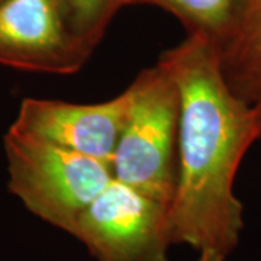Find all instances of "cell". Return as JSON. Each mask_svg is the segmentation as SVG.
<instances>
[{"label": "cell", "instance_id": "cell-1", "mask_svg": "<svg viewBox=\"0 0 261 261\" xmlns=\"http://www.w3.org/2000/svg\"><path fill=\"white\" fill-rule=\"evenodd\" d=\"M180 90L177 183L170 206L173 244L228 255L244 228L235 178L261 141V103L238 97L225 80L218 45L187 34L159 61Z\"/></svg>", "mask_w": 261, "mask_h": 261}, {"label": "cell", "instance_id": "cell-2", "mask_svg": "<svg viewBox=\"0 0 261 261\" xmlns=\"http://www.w3.org/2000/svg\"><path fill=\"white\" fill-rule=\"evenodd\" d=\"M126 90L129 112L112 157L113 178L170 207L177 183L180 90L159 63Z\"/></svg>", "mask_w": 261, "mask_h": 261}, {"label": "cell", "instance_id": "cell-4", "mask_svg": "<svg viewBox=\"0 0 261 261\" xmlns=\"http://www.w3.org/2000/svg\"><path fill=\"white\" fill-rule=\"evenodd\" d=\"M71 235L96 261H168L170 207L113 178Z\"/></svg>", "mask_w": 261, "mask_h": 261}, {"label": "cell", "instance_id": "cell-11", "mask_svg": "<svg viewBox=\"0 0 261 261\" xmlns=\"http://www.w3.org/2000/svg\"><path fill=\"white\" fill-rule=\"evenodd\" d=\"M3 2H5V0H0V5H2V3H3Z\"/></svg>", "mask_w": 261, "mask_h": 261}, {"label": "cell", "instance_id": "cell-10", "mask_svg": "<svg viewBox=\"0 0 261 261\" xmlns=\"http://www.w3.org/2000/svg\"><path fill=\"white\" fill-rule=\"evenodd\" d=\"M224 254L216 251H200L199 254V258L196 261H225Z\"/></svg>", "mask_w": 261, "mask_h": 261}, {"label": "cell", "instance_id": "cell-8", "mask_svg": "<svg viewBox=\"0 0 261 261\" xmlns=\"http://www.w3.org/2000/svg\"><path fill=\"white\" fill-rule=\"evenodd\" d=\"M126 5H151L181 22L187 34H200L222 47L243 16L247 0H126Z\"/></svg>", "mask_w": 261, "mask_h": 261}, {"label": "cell", "instance_id": "cell-3", "mask_svg": "<svg viewBox=\"0 0 261 261\" xmlns=\"http://www.w3.org/2000/svg\"><path fill=\"white\" fill-rule=\"evenodd\" d=\"M8 187L31 214L73 233L79 218L113 180L112 163L10 129L5 135Z\"/></svg>", "mask_w": 261, "mask_h": 261}, {"label": "cell", "instance_id": "cell-7", "mask_svg": "<svg viewBox=\"0 0 261 261\" xmlns=\"http://www.w3.org/2000/svg\"><path fill=\"white\" fill-rule=\"evenodd\" d=\"M219 65L233 93L248 103L261 100V0H247L240 23L222 47Z\"/></svg>", "mask_w": 261, "mask_h": 261}, {"label": "cell", "instance_id": "cell-6", "mask_svg": "<svg viewBox=\"0 0 261 261\" xmlns=\"http://www.w3.org/2000/svg\"><path fill=\"white\" fill-rule=\"evenodd\" d=\"M129 112V94L106 102L71 103L28 97L10 129L60 148L112 163Z\"/></svg>", "mask_w": 261, "mask_h": 261}, {"label": "cell", "instance_id": "cell-9", "mask_svg": "<svg viewBox=\"0 0 261 261\" xmlns=\"http://www.w3.org/2000/svg\"><path fill=\"white\" fill-rule=\"evenodd\" d=\"M80 37L96 48L115 15L126 5V0H67Z\"/></svg>", "mask_w": 261, "mask_h": 261}, {"label": "cell", "instance_id": "cell-12", "mask_svg": "<svg viewBox=\"0 0 261 261\" xmlns=\"http://www.w3.org/2000/svg\"><path fill=\"white\" fill-rule=\"evenodd\" d=\"M260 103H261V100H260Z\"/></svg>", "mask_w": 261, "mask_h": 261}, {"label": "cell", "instance_id": "cell-5", "mask_svg": "<svg viewBox=\"0 0 261 261\" xmlns=\"http://www.w3.org/2000/svg\"><path fill=\"white\" fill-rule=\"evenodd\" d=\"M67 0H5L0 5V65L74 74L93 54Z\"/></svg>", "mask_w": 261, "mask_h": 261}]
</instances>
